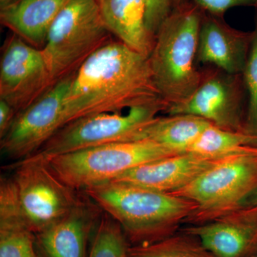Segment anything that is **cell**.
Here are the masks:
<instances>
[{"label":"cell","mask_w":257,"mask_h":257,"mask_svg":"<svg viewBox=\"0 0 257 257\" xmlns=\"http://www.w3.org/2000/svg\"><path fill=\"white\" fill-rule=\"evenodd\" d=\"M0 257H40L36 234L22 214L10 177L0 181Z\"/></svg>","instance_id":"18"},{"label":"cell","mask_w":257,"mask_h":257,"mask_svg":"<svg viewBox=\"0 0 257 257\" xmlns=\"http://www.w3.org/2000/svg\"><path fill=\"white\" fill-rule=\"evenodd\" d=\"M238 75L214 73L203 75L202 82L192 95L167 108L172 115L199 116L225 130L245 131L241 121V91Z\"/></svg>","instance_id":"11"},{"label":"cell","mask_w":257,"mask_h":257,"mask_svg":"<svg viewBox=\"0 0 257 257\" xmlns=\"http://www.w3.org/2000/svg\"><path fill=\"white\" fill-rule=\"evenodd\" d=\"M188 152L214 160L257 155V135L211 124L203 132Z\"/></svg>","instance_id":"20"},{"label":"cell","mask_w":257,"mask_h":257,"mask_svg":"<svg viewBox=\"0 0 257 257\" xmlns=\"http://www.w3.org/2000/svg\"><path fill=\"white\" fill-rule=\"evenodd\" d=\"M185 232L215 257H250L257 251V206L238 208Z\"/></svg>","instance_id":"12"},{"label":"cell","mask_w":257,"mask_h":257,"mask_svg":"<svg viewBox=\"0 0 257 257\" xmlns=\"http://www.w3.org/2000/svg\"><path fill=\"white\" fill-rule=\"evenodd\" d=\"M18 1L19 0H0V10L8 8Z\"/></svg>","instance_id":"28"},{"label":"cell","mask_w":257,"mask_h":257,"mask_svg":"<svg viewBox=\"0 0 257 257\" xmlns=\"http://www.w3.org/2000/svg\"><path fill=\"white\" fill-rule=\"evenodd\" d=\"M257 189V155H239L218 160L185 187L170 193L197 205L192 216L213 219L243 207Z\"/></svg>","instance_id":"7"},{"label":"cell","mask_w":257,"mask_h":257,"mask_svg":"<svg viewBox=\"0 0 257 257\" xmlns=\"http://www.w3.org/2000/svg\"><path fill=\"white\" fill-rule=\"evenodd\" d=\"M75 73L57 81L36 101L18 113L11 128L1 139L4 155L13 160L30 157L60 130L64 96Z\"/></svg>","instance_id":"10"},{"label":"cell","mask_w":257,"mask_h":257,"mask_svg":"<svg viewBox=\"0 0 257 257\" xmlns=\"http://www.w3.org/2000/svg\"><path fill=\"white\" fill-rule=\"evenodd\" d=\"M100 209L85 194L82 203L68 215L36 234L39 256L87 257L88 240L100 216Z\"/></svg>","instance_id":"15"},{"label":"cell","mask_w":257,"mask_h":257,"mask_svg":"<svg viewBox=\"0 0 257 257\" xmlns=\"http://www.w3.org/2000/svg\"><path fill=\"white\" fill-rule=\"evenodd\" d=\"M113 36L149 57L155 38L147 28L146 0H94Z\"/></svg>","instance_id":"16"},{"label":"cell","mask_w":257,"mask_h":257,"mask_svg":"<svg viewBox=\"0 0 257 257\" xmlns=\"http://www.w3.org/2000/svg\"><path fill=\"white\" fill-rule=\"evenodd\" d=\"M177 3L161 25L148 57L155 87L168 107L188 99L203 77L196 64L204 13L192 3Z\"/></svg>","instance_id":"3"},{"label":"cell","mask_w":257,"mask_h":257,"mask_svg":"<svg viewBox=\"0 0 257 257\" xmlns=\"http://www.w3.org/2000/svg\"><path fill=\"white\" fill-rule=\"evenodd\" d=\"M167 107L166 104H155L135 106L126 114L99 113L84 116L61 128L35 154L50 158L108 144L132 142L139 130Z\"/></svg>","instance_id":"8"},{"label":"cell","mask_w":257,"mask_h":257,"mask_svg":"<svg viewBox=\"0 0 257 257\" xmlns=\"http://www.w3.org/2000/svg\"><path fill=\"white\" fill-rule=\"evenodd\" d=\"M54 84L42 50L15 34L6 39L0 60V99L18 113Z\"/></svg>","instance_id":"9"},{"label":"cell","mask_w":257,"mask_h":257,"mask_svg":"<svg viewBox=\"0 0 257 257\" xmlns=\"http://www.w3.org/2000/svg\"><path fill=\"white\" fill-rule=\"evenodd\" d=\"M250 257H257V251L256 253H253V255H251Z\"/></svg>","instance_id":"29"},{"label":"cell","mask_w":257,"mask_h":257,"mask_svg":"<svg viewBox=\"0 0 257 257\" xmlns=\"http://www.w3.org/2000/svg\"><path fill=\"white\" fill-rule=\"evenodd\" d=\"M84 192L120 225L132 245L173 234L176 225L197 209L194 202L175 194L121 182H106Z\"/></svg>","instance_id":"2"},{"label":"cell","mask_w":257,"mask_h":257,"mask_svg":"<svg viewBox=\"0 0 257 257\" xmlns=\"http://www.w3.org/2000/svg\"><path fill=\"white\" fill-rule=\"evenodd\" d=\"M127 257H215L196 236L171 234L145 244L128 246Z\"/></svg>","instance_id":"21"},{"label":"cell","mask_w":257,"mask_h":257,"mask_svg":"<svg viewBox=\"0 0 257 257\" xmlns=\"http://www.w3.org/2000/svg\"><path fill=\"white\" fill-rule=\"evenodd\" d=\"M128 248L121 226L106 214L96 226L88 257H127Z\"/></svg>","instance_id":"22"},{"label":"cell","mask_w":257,"mask_h":257,"mask_svg":"<svg viewBox=\"0 0 257 257\" xmlns=\"http://www.w3.org/2000/svg\"><path fill=\"white\" fill-rule=\"evenodd\" d=\"M210 121L194 115L157 117L134 135L132 142L150 141L177 153L188 152Z\"/></svg>","instance_id":"19"},{"label":"cell","mask_w":257,"mask_h":257,"mask_svg":"<svg viewBox=\"0 0 257 257\" xmlns=\"http://www.w3.org/2000/svg\"><path fill=\"white\" fill-rule=\"evenodd\" d=\"M176 154L179 153L152 142L137 141L108 144L43 158L61 181L79 192L110 182L134 167Z\"/></svg>","instance_id":"5"},{"label":"cell","mask_w":257,"mask_h":257,"mask_svg":"<svg viewBox=\"0 0 257 257\" xmlns=\"http://www.w3.org/2000/svg\"><path fill=\"white\" fill-rule=\"evenodd\" d=\"M218 160L190 152L176 154L134 167L110 182L172 193L190 183Z\"/></svg>","instance_id":"14"},{"label":"cell","mask_w":257,"mask_h":257,"mask_svg":"<svg viewBox=\"0 0 257 257\" xmlns=\"http://www.w3.org/2000/svg\"><path fill=\"white\" fill-rule=\"evenodd\" d=\"M155 104H167L155 87L148 57L111 40L74 74L64 96L61 125L89 115Z\"/></svg>","instance_id":"1"},{"label":"cell","mask_w":257,"mask_h":257,"mask_svg":"<svg viewBox=\"0 0 257 257\" xmlns=\"http://www.w3.org/2000/svg\"><path fill=\"white\" fill-rule=\"evenodd\" d=\"M147 28L155 38L161 25L170 15L175 5V0H146Z\"/></svg>","instance_id":"24"},{"label":"cell","mask_w":257,"mask_h":257,"mask_svg":"<svg viewBox=\"0 0 257 257\" xmlns=\"http://www.w3.org/2000/svg\"><path fill=\"white\" fill-rule=\"evenodd\" d=\"M182 0H175L179 3ZM191 3L198 7L206 14L219 17L228 10L236 7H257V0H191Z\"/></svg>","instance_id":"25"},{"label":"cell","mask_w":257,"mask_h":257,"mask_svg":"<svg viewBox=\"0 0 257 257\" xmlns=\"http://www.w3.org/2000/svg\"><path fill=\"white\" fill-rule=\"evenodd\" d=\"M10 177L19 207L35 234L68 215L84 197L61 181L43 157L34 155L18 161Z\"/></svg>","instance_id":"6"},{"label":"cell","mask_w":257,"mask_h":257,"mask_svg":"<svg viewBox=\"0 0 257 257\" xmlns=\"http://www.w3.org/2000/svg\"><path fill=\"white\" fill-rule=\"evenodd\" d=\"M251 33L231 28L219 17L203 15L197 64H213L231 75L243 74L247 61Z\"/></svg>","instance_id":"13"},{"label":"cell","mask_w":257,"mask_h":257,"mask_svg":"<svg viewBox=\"0 0 257 257\" xmlns=\"http://www.w3.org/2000/svg\"><path fill=\"white\" fill-rule=\"evenodd\" d=\"M71 0H19L0 10V22L32 46L42 50L52 24Z\"/></svg>","instance_id":"17"},{"label":"cell","mask_w":257,"mask_h":257,"mask_svg":"<svg viewBox=\"0 0 257 257\" xmlns=\"http://www.w3.org/2000/svg\"><path fill=\"white\" fill-rule=\"evenodd\" d=\"M253 206H257V189L246 199L243 204V207H253Z\"/></svg>","instance_id":"27"},{"label":"cell","mask_w":257,"mask_h":257,"mask_svg":"<svg viewBox=\"0 0 257 257\" xmlns=\"http://www.w3.org/2000/svg\"><path fill=\"white\" fill-rule=\"evenodd\" d=\"M17 114L18 111L11 104L0 99V138H3L9 131Z\"/></svg>","instance_id":"26"},{"label":"cell","mask_w":257,"mask_h":257,"mask_svg":"<svg viewBox=\"0 0 257 257\" xmlns=\"http://www.w3.org/2000/svg\"><path fill=\"white\" fill-rule=\"evenodd\" d=\"M244 82L248 93V104L245 131L257 135V18L251 32V45L243 70Z\"/></svg>","instance_id":"23"},{"label":"cell","mask_w":257,"mask_h":257,"mask_svg":"<svg viewBox=\"0 0 257 257\" xmlns=\"http://www.w3.org/2000/svg\"><path fill=\"white\" fill-rule=\"evenodd\" d=\"M111 36L94 0H71L52 24L42 49L54 83L77 72Z\"/></svg>","instance_id":"4"}]
</instances>
